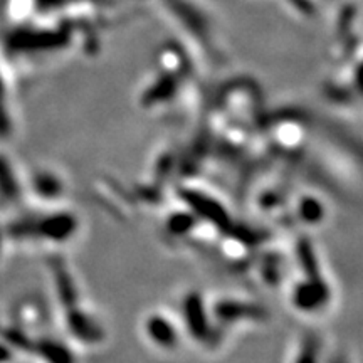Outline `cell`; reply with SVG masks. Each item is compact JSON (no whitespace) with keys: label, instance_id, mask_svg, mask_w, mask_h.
<instances>
[{"label":"cell","instance_id":"cell-1","mask_svg":"<svg viewBox=\"0 0 363 363\" xmlns=\"http://www.w3.org/2000/svg\"><path fill=\"white\" fill-rule=\"evenodd\" d=\"M76 230V219L71 214H54L39 222L38 233L51 240L69 239Z\"/></svg>","mask_w":363,"mask_h":363},{"label":"cell","instance_id":"cell-2","mask_svg":"<svg viewBox=\"0 0 363 363\" xmlns=\"http://www.w3.org/2000/svg\"><path fill=\"white\" fill-rule=\"evenodd\" d=\"M326 299H328V291L321 281H306L305 284L294 289V305L305 311H313L315 308L325 305Z\"/></svg>","mask_w":363,"mask_h":363},{"label":"cell","instance_id":"cell-3","mask_svg":"<svg viewBox=\"0 0 363 363\" xmlns=\"http://www.w3.org/2000/svg\"><path fill=\"white\" fill-rule=\"evenodd\" d=\"M184 315L187 326L192 331V335L197 340L207 338L208 335V325H207V316L203 313V306L201 298L197 294H190L185 298L184 303Z\"/></svg>","mask_w":363,"mask_h":363},{"label":"cell","instance_id":"cell-4","mask_svg":"<svg viewBox=\"0 0 363 363\" xmlns=\"http://www.w3.org/2000/svg\"><path fill=\"white\" fill-rule=\"evenodd\" d=\"M185 201L192 206L195 212L201 214V217H206L207 220L216 222V224L219 225L227 224V217L224 214V211H222V207L217 206L212 199H208L206 195H201V194L187 192L185 194Z\"/></svg>","mask_w":363,"mask_h":363},{"label":"cell","instance_id":"cell-5","mask_svg":"<svg viewBox=\"0 0 363 363\" xmlns=\"http://www.w3.org/2000/svg\"><path fill=\"white\" fill-rule=\"evenodd\" d=\"M147 331L150 338L160 347H172L177 342L175 328L163 316H152L147 321Z\"/></svg>","mask_w":363,"mask_h":363},{"label":"cell","instance_id":"cell-6","mask_svg":"<svg viewBox=\"0 0 363 363\" xmlns=\"http://www.w3.org/2000/svg\"><path fill=\"white\" fill-rule=\"evenodd\" d=\"M259 308L244 305V303H235V301H222L217 305V316L222 320H234L238 316H259Z\"/></svg>","mask_w":363,"mask_h":363},{"label":"cell","instance_id":"cell-7","mask_svg":"<svg viewBox=\"0 0 363 363\" xmlns=\"http://www.w3.org/2000/svg\"><path fill=\"white\" fill-rule=\"evenodd\" d=\"M40 353L49 363H74L71 353L57 342H44L40 343Z\"/></svg>","mask_w":363,"mask_h":363},{"label":"cell","instance_id":"cell-8","mask_svg":"<svg viewBox=\"0 0 363 363\" xmlns=\"http://www.w3.org/2000/svg\"><path fill=\"white\" fill-rule=\"evenodd\" d=\"M299 214H301L303 220L318 222L323 217V207L315 199H303L301 206H299Z\"/></svg>","mask_w":363,"mask_h":363},{"label":"cell","instance_id":"cell-9","mask_svg":"<svg viewBox=\"0 0 363 363\" xmlns=\"http://www.w3.org/2000/svg\"><path fill=\"white\" fill-rule=\"evenodd\" d=\"M38 189L40 194L51 195V197L54 195V197H56V195H59V192H61V184H59L56 177L43 175L39 177L38 180Z\"/></svg>","mask_w":363,"mask_h":363},{"label":"cell","instance_id":"cell-10","mask_svg":"<svg viewBox=\"0 0 363 363\" xmlns=\"http://www.w3.org/2000/svg\"><path fill=\"white\" fill-rule=\"evenodd\" d=\"M192 216L190 214H179L175 216L174 219H172V224H170V230L174 234H184L187 233L189 227L192 225Z\"/></svg>","mask_w":363,"mask_h":363}]
</instances>
